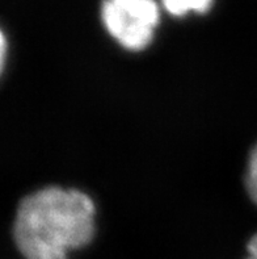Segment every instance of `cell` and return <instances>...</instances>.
Wrapping results in <instances>:
<instances>
[{
    "mask_svg": "<svg viewBox=\"0 0 257 259\" xmlns=\"http://www.w3.org/2000/svg\"><path fill=\"white\" fill-rule=\"evenodd\" d=\"M245 187L252 200L257 204V146L252 151L247 175H245Z\"/></svg>",
    "mask_w": 257,
    "mask_h": 259,
    "instance_id": "4",
    "label": "cell"
},
{
    "mask_svg": "<svg viewBox=\"0 0 257 259\" xmlns=\"http://www.w3.org/2000/svg\"><path fill=\"white\" fill-rule=\"evenodd\" d=\"M214 0H162L166 11L176 17L185 16L189 12L206 13Z\"/></svg>",
    "mask_w": 257,
    "mask_h": 259,
    "instance_id": "3",
    "label": "cell"
},
{
    "mask_svg": "<svg viewBox=\"0 0 257 259\" xmlns=\"http://www.w3.org/2000/svg\"><path fill=\"white\" fill-rule=\"evenodd\" d=\"M6 37L2 36V66L6 63Z\"/></svg>",
    "mask_w": 257,
    "mask_h": 259,
    "instance_id": "6",
    "label": "cell"
},
{
    "mask_svg": "<svg viewBox=\"0 0 257 259\" xmlns=\"http://www.w3.org/2000/svg\"><path fill=\"white\" fill-rule=\"evenodd\" d=\"M155 0H104L101 19L114 39L125 49L143 50L153 38L159 24Z\"/></svg>",
    "mask_w": 257,
    "mask_h": 259,
    "instance_id": "2",
    "label": "cell"
},
{
    "mask_svg": "<svg viewBox=\"0 0 257 259\" xmlns=\"http://www.w3.org/2000/svg\"><path fill=\"white\" fill-rule=\"evenodd\" d=\"M248 258L247 259H257V234L248 243Z\"/></svg>",
    "mask_w": 257,
    "mask_h": 259,
    "instance_id": "5",
    "label": "cell"
},
{
    "mask_svg": "<svg viewBox=\"0 0 257 259\" xmlns=\"http://www.w3.org/2000/svg\"><path fill=\"white\" fill-rule=\"evenodd\" d=\"M94 205L76 190L49 187L25 197L17 209L13 237L25 259H67L71 249L91 242Z\"/></svg>",
    "mask_w": 257,
    "mask_h": 259,
    "instance_id": "1",
    "label": "cell"
}]
</instances>
